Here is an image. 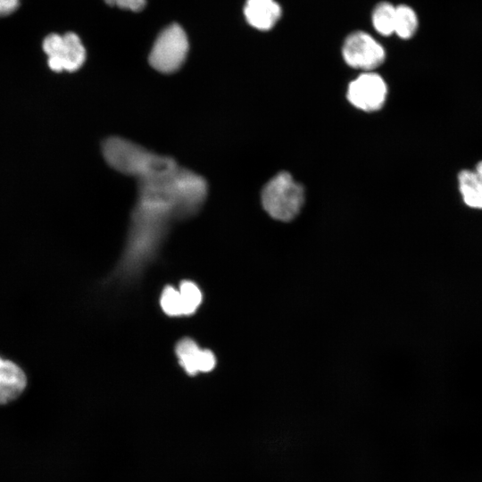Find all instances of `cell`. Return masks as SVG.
<instances>
[{
	"instance_id": "6da1fadb",
	"label": "cell",
	"mask_w": 482,
	"mask_h": 482,
	"mask_svg": "<svg viewBox=\"0 0 482 482\" xmlns=\"http://www.w3.org/2000/svg\"><path fill=\"white\" fill-rule=\"evenodd\" d=\"M137 184L138 198L168 206L176 220L195 216L204 205L208 189L203 177L178 164L137 179Z\"/></svg>"
},
{
	"instance_id": "7a4b0ae2",
	"label": "cell",
	"mask_w": 482,
	"mask_h": 482,
	"mask_svg": "<svg viewBox=\"0 0 482 482\" xmlns=\"http://www.w3.org/2000/svg\"><path fill=\"white\" fill-rule=\"evenodd\" d=\"M103 154L112 168L134 177L137 180L177 164L170 157L157 154L118 137H110L104 142Z\"/></svg>"
},
{
	"instance_id": "3957f363",
	"label": "cell",
	"mask_w": 482,
	"mask_h": 482,
	"mask_svg": "<svg viewBox=\"0 0 482 482\" xmlns=\"http://www.w3.org/2000/svg\"><path fill=\"white\" fill-rule=\"evenodd\" d=\"M304 201L303 188L287 172H280L263 187L262 203L273 219L289 221L300 212Z\"/></svg>"
},
{
	"instance_id": "277c9868",
	"label": "cell",
	"mask_w": 482,
	"mask_h": 482,
	"mask_svg": "<svg viewBox=\"0 0 482 482\" xmlns=\"http://www.w3.org/2000/svg\"><path fill=\"white\" fill-rule=\"evenodd\" d=\"M188 47L184 29L178 24H171L156 38L149 54V63L160 72L172 73L184 63Z\"/></svg>"
},
{
	"instance_id": "5b68a950",
	"label": "cell",
	"mask_w": 482,
	"mask_h": 482,
	"mask_svg": "<svg viewBox=\"0 0 482 482\" xmlns=\"http://www.w3.org/2000/svg\"><path fill=\"white\" fill-rule=\"evenodd\" d=\"M42 47L48 56L49 68L56 72L75 71L86 59V50L79 37L72 32L62 36L49 34L43 40Z\"/></svg>"
},
{
	"instance_id": "8992f818",
	"label": "cell",
	"mask_w": 482,
	"mask_h": 482,
	"mask_svg": "<svg viewBox=\"0 0 482 482\" xmlns=\"http://www.w3.org/2000/svg\"><path fill=\"white\" fill-rule=\"evenodd\" d=\"M345 62L355 69L370 71L385 60L384 47L369 33L357 30L350 33L342 46Z\"/></svg>"
},
{
	"instance_id": "52a82bcc",
	"label": "cell",
	"mask_w": 482,
	"mask_h": 482,
	"mask_svg": "<svg viewBox=\"0 0 482 482\" xmlns=\"http://www.w3.org/2000/svg\"><path fill=\"white\" fill-rule=\"evenodd\" d=\"M386 94L384 79L377 73L366 71L351 82L347 97L357 108L371 112L382 107Z\"/></svg>"
},
{
	"instance_id": "ba28073f",
	"label": "cell",
	"mask_w": 482,
	"mask_h": 482,
	"mask_svg": "<svg viewBox=\"0 0 482 482\" xmlns=\"http://www.w3.org/2000/svg\"><path fill=\"white\" fill-rule=\"evenodd\" d=\"M28 383L25 370L17 362L0 355V406L18 400Z\"/></svg>"
},
{
	"instance_id": "9c48e42d",
	"label": "cell",
	"mask_w": 482,
	"mask_h": 482,
	"mask_svg": "<svg viewBox=\"0 0 482 482\" xmlns=\"http://www.w3.org/2000/svg\"><path fill=\"white\" fill-rule=\"evenodd\" d=\"M243 12L251 27L267 31L274 28L280 20L282 8L276 0H246Z\"/></svg>"
},
{
	"instance_id": "30bf717a",
	"label": "cell",
	"mask_w": 482,
	"mask_h": 482,
	"mask_svg": "<svg viewBox=\"0 0 482 482\" xmlns=\"http://www.w3.org/2000/svg\"><path fill=\"white\" fill-rule=\"evenodd\" d=\"M203 351L190 337H183L177 342L175 354L180 367L188 376H195L201 372Z\"/></svg>"
},
{
	"instance_id": "8fae6325",
	"label": "cell",
	"mask_w": 482,
	"mask_h": 482,
	"mask_svg": "<svg viewBox=\"0 0 482 482\" xmlns=\"http://www.w3.org/2000/svg\"><path fill=\"white\" fill-rule=\"evenodd\" d=\"M458 183L464 203L471 208L482 209V185L474 170H461Z\"/></svg>"
},
{
	"instance_id": "7c38bea8",
	"label": "cell",
	"mask_w": 482,
	"mask_h": 482,
	"mask_svg": "<svg viewBox=\"0 0 482 482\" xmlns=\"http://www.w3.org/2000/svg\"><path fill=\"white\" fill-rule=\"evenodd\" d=\"M396 6L389 2H380L373 9L371 22L373 28L382 36L395 34Z\"/></svg>"
},
{
	"instance_id": "4fadbf2b",
	"label": "cell",
	"mask_w": 482,
	"mask_h": 482,
	"mask_svg": "<svg viewBox=\"0 0 482 482\" xmlns=\"http://www.w3.org/2000/svg\"><path fill=\"white\" fill-rule=\"evenodd\" d=\"M418 17L414 10L406 5L396 6L395 34L402 39L411 38L418 29Z\"/></svg>"
},
{
	"instance_id": "5bb4252c",
	"label": "cell",
	"mask_w": 482,
	"mask_h": 482,
	"mask_svg": "<svg viewBox=\"0 0 482 482\" xmlns=\"http://www.w3.org/2000/svg\"><path fill=\"white\" fill-rule=\"evenodd\" d=\"M184 316H191L199 308L203 302V294L199 287L191 280H183L179 284Z\"/></svg>"
},
{
	"instance_id": "9a60e30c",
	"label": "cell",
	"mask_w": 482,
	"mask_h": 482,
	"mask_svg": "<svg viewBox=\"0 0 482 482\" xmlns=\"http://www.w3.org/2000/svg\"><path fill=\"white\" fill-rule=\"evenodd\" d=\"M162 312L170 317L184 316L183 303L179 289L170 285L163 287L160 296Z\"/></svg>"
},
{
	"instance_id": "2e32d148",
	"label": "cell",
	"mask_w": 482,
	"mask_h": 482,
	"mask_svg": "<svg viewBox=\"0 0 482 482\" xmlns=\"http://www.w3.org/2000/svg\"><path fill=\"white\" fill-rule=\"evenodd\" d=\"M111 6H117L121 9H129L133 12H139L144 9L146 0H104Z\"/></svg>"
},
{
	"instance_id": "e0dca14e",
	"label": "cell",
	"mask_w": 482,
	"mask_h": 482,
	"mask_svg": "<svg viewBox=\"0 0 482 482\" xmlns=\"http://www.w3.org/2000/svg\"><path fill=\"white\" fill-rule=\"evenodd\" d=\"M20 0H0V18L12 14L20 6Z\"/></svg>"
},
{
	"instance_id": "ac0fdd59",
	"label": "cell",
	"mask_w": 482,
	"mask_h": 482,
	"mask_svg": "<svg viewBox=\"0 0 482 482\" xmlns=\"http://www.w3.org/2000/svg\"><path fill=\"white\" fill-rule=\"evenodd\" d=\"M478 181L481 183L482 185V161L479 162L476 168H475V170H474Z\"/></svg>"
}]
</instances>
